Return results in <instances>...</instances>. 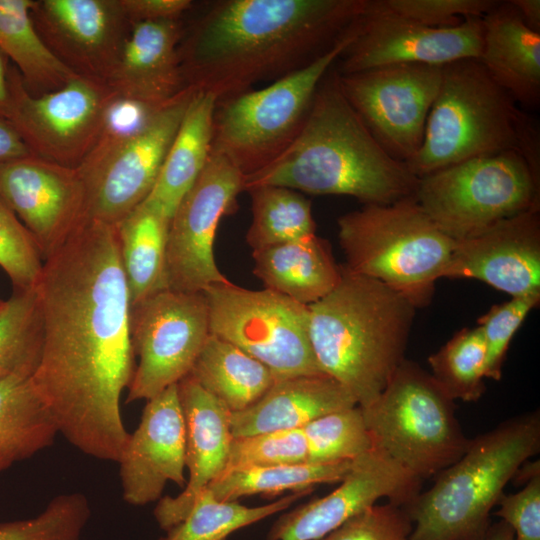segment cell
I'll return each instance as SVG.
<instances>
[{"label":"cell","mask_w":540,"mask_h":540,"mask_svg":"<svg viewBox=\"0 0 540 540\" xmlns=\"http://www.w3.org/2000/svg\"><path fill=\"white\" fill-rule=\"evenodd\" d=\"M181 20L134 23L105 79L116 94L163 107L186 88L178 45Z\"/></svg>","instance_id":"obj_24"},{"label":"cell","mask_w":540,"mask_h":540,"mask_svg":"<svg viewBox=\"0 0 540 540\" xmlns=\"http://www.w3.org/2000/svg\"><path fill=\"white\" fill-rule=\"evenodd\" d=\"M57 426L30 375L0 381V471L53 444Z\"/></svg>","instance_id":"obj_31"},{"label":"cell","mask_w":540,"mask_h":540,"mask_svg":"<svg viewBox=\"0 0 540 540\" xmlns=\"http://www.w3.org/2000/svg\"><path fill=\"white\" fill-rule=\"evenodd\" d=\"M313 490L292 492L272 503L248 507L237 501L217 500L206 488L186 517L158 540H226L235 531L289 508Z\"/></svg>","instance_id":"obj_35"},{"label":"cell","mask_w":540,"mask_h":540,"mask_svg":"<svg viewBox=\"0 0 540 540\" xmlns=\"http://www.w3.org/2000/svg\"><path fill=\"white\" fill-rule=\"evenodd\" d=\"M368 0H218L184 28L186 88L217 101L304 68L353 29Z\"/></svg>","instance_id":"obj_2"},{"label":"cell","mask_w":540,"mask_h":540,"mask_svg":"<svg viewBox=\"0 0 540 540\" xmlns=\"http://www.w3.org/2000/svg\"><path fill=\"white\" fill-rule=\"evenodd\" d=\"M415 199L454 241L540 209V173L518 152L464 160L419 178Z\"/></svg>","instance_id":"obj_10"},{"label":"cell","mask_w":540,"mask_h":540,"mask_svg":"<svg viewBox=\"0 0 540 540\" xmlns=\"http://www.w3.org/2000/svg\"><path fill=\"white\" fill-rule=\"evenodd\" d=\"M44 259L29 230L0 198V267L13 290L35 289L43 272Z\"/></svg>","instance_id":"obj_39"},{"label":"cell","mask_w":540,"mask_h":540,"mask_svg":"<svg viewBox=\"0 0 540 540\" xmlns=\"http://www.w3.org/2000/svg\"><path fill=\"white\" fill-rule=\"evenodd\" d=\"M485 540H514L512 528L503 520L490 526Z\"/></svg>","instance_id":"obj_51"},{"label":"cell","mask_w":540,"mask_h":540,"mask_svg":"<svg viewBox=\"0 0 540 540\" xmlns=\"http://www.w3.org/2000/svg\"><path fill=\"white\" fill-rule=\"evenodd\" d=\"M189 375L231 413L254 404L276 380L261 362L212 334Z\"/></svg>","instance_id":"obj_30"},{"label":"cell","mask_w":540,"mask_h":540,"mask_svg":"<svg viewBox=\"0 0 540 540\" xmlns=\"http://www.w3.org/2000/svg\"><path fill=\"white\" fill-rule=\"evenodd\" d=\"M33 0H0V50L34 96L58 90L76 76L46 46L32 18Z\"/></svg>","instance_id":"obj_32"},{"label":"cell","mask_w":540,"mask_h":540,"mask_svg":"<svg viewBox=\"0 0 540 540\" xmlns=\"http://www.w3.org/2000/svg\"><path fill=\"white\" fill-rule=\"evenodd\" d=\"M163 107L113 92L104 106L99 133L92 149L108 147L136 135L149 125Z\"/></svg>","instance_id":"obj_44"},{"label":"cell","mask_w":540,"mask_h":540,"mask_svg":"<svg viewBox=\"0 0 540 540\" xmlns=\"http://www.w3.org/2000/svg\"><path fill=\"white\" fill-rule=\"evenodd\" d=\"M131 24L156 20H181L191 10V0H119Z\"/></svg>","instance_id":"obj_47"},{"label":"cell","mask_w":540,"mask_h":540,"mask_svg":"<svg viewBox=\"0 0 540 540\" xmlns=\"http://www.w3.org/2000/svg\"><path fill=\"white\" fill-rule=\"evenodd\" d=\"M354 34L355 27L331 50L302 69L261 89L217 101L212 150L224 155L243 176L276 160L299 135L321 80Z\"/></svg>","instance_id":"obj_9"},{"label":"cell","mask_w":540,"mask_h":540,"mask_svg":"<svg viewBox=\"0 0 540 540\" xmlns=\"http://www.w3.org/2000/svg\"><path fill=\"white\" fill-rule=\"evenodd\" d=\"M0 198L32 234L44 260L86 219L77 169L35 155L0 165Z\"/></svg>","instance_id":"obj_18"},{"label":"cell","mask_w":540,"mask_h":540,"mask_svg":"<svg viewBox=\"0 0 540 540\" xmlns=\"http://www.w3.org/2000/svg\"><path fill=\"white\" fill-rule=\"evenodd\" d=\"M253 273L265 289L312 305L329 294L342 277L330 244L316 234L252 251Z\"/></svg>","instance_id":"obj_27"},{"label":"cell","mask_w":540,"mask_h":540,"mask_svg":"<svg viewBox=\"0 0 540 540\" xmlns=\"http://www.w3.org/2000/svg\"><path fill=\"white\" fill-rule=\"evenodd\" d=\"M243 174L213 151L202 173L170 218L166 244L167 289L198 293L229 280L219 270L214 242L220 220L236 206Z\"/></svg>","instance_id":"obj_16"},{"label":"cell","mask_w":540,"mask_h":540,"mask_svg":"<svg viewBox=\"0 0 540 540\" xmlns=\"http://www.w3.org/2000/svg\"><path fill=\"white\" fill-rule=\"evenodd\" d=\"M361 410L372 447L420 481L453 464L470 441L454 401L429 372L406 358Z\"/></svg>","instance_id":"obj_8"},{"label":"cell","mask_w":540,"mask_h":540,"mask_svg":"<svg viewBox=\"0 0 540 540\" xmlns=\"http://www.w3.org/2000/svg\"><path fill=\"white\" fill-rule=\"evenodd\" d=\"M30 14L43 42L66 67L103 82L132 26L119 0H33Z\"/></svg>","instance_id":"obj_20"},{"label":"cell","mask_w":540,"mask_h":540,"mask_svg":"<svg viewBox=\"0 0 540 540\" xmlns=\"http://www.w3.org/2000/svg\"><path fill=\"white\" fill-rule=\"evenodd\" d=\"M499 0H382L390 11L419 24L455 27L469 18H483Z\"/></svg>","instance_id":"obj_43"},{"label":"cell","mask_w":540,"mask_h":540,"mask_svg":"<svg viewBox=\"0 0 540 540\" xmlns=\"http://www.w3.org/2000/svg\"><path fill=\"white\" fill-rule=\"evenodd\" d=\"M412 528L406 510L388 502L367 508L320 540H409Z\"/></svg>","instance_id":"obj_42"},{"label":"cell","mask_w":540,"mask_h":540,"mask_svg":"<svg viewBox=\"0 0 540 540\" xmlns=\"http://www.w3.org/2000/svg\"><path fill=\"white\" fill-rule=\"evenodd\" d=\"M540 296L511 297L507 302L492 306L478 318L485 348V376L499 381L510 343L530 311L538 306Z\"/></svg>","instance_id":"obj_41"},{"label":"cell","mask_w":540,"mask_h":540,"mask_svg":"<svg viewBox=\"0 0 540 540\" xmlns=\"http://www.w3.org/2000/svg\"><path fill=\"white\" fill-rule=\"evenodd\" d=\"M515 151L540 173V132L535 118L488 73L479 59L442 67L424 139L406 164L423 177L467 159Z\"/></svg>","instance_id":"obj_5"},{"label":"cell","mask_w":540,"mask_h":540,"mask_svg":"<svg viewBox=\"0 0 540 540\" xmlns=\"http://www.w3.org/2000/svg\"><path fill=\"white\" fill-rule=\"evenodd\" d=\"M210 334L265 365L276 380L323 373L309 336V308L280 293L231 281L203 290Z\"/></svg>","instance_id":"obj_11"},{"label":"cell","mask_w":540,"mask_h":540,"mask_svg":"<svg viewBox=\"0 0 540 540\" xmlns=\"http://www.w3.org/2000/svg\"><path fill=\"white\" fill-rule=\"evenodd\" d=\"M42 335L36 290H13L0 314V381L12 375H33Z\"/></svg>","instance_id":"obj_37"},{"label":"cell","mask_w":540,"mask_h":540,"mask_svg":"<svg viewBox=\"0 0 540 540\" xmlns=\"http://www.w3.org/2000/svg\"><path fill=\"white\" fill-rule=\"evenodd\" d=\"M486 348L481 328H463L428 357L431 376L453 401L476 402L484 394Z\"/></svg>","instance_id":"obj_36"},{"label":"cell","mask_w":540,"mask_h":540,"mask_svg":"<svg viewBox=\"0 0 540 540\" xmlns=\"http://www.w3.org/2000/svg\"><path fill=\"white\" fill-rule=\"evenodd\" d=\"M0 540H67V530L61 515L47 507L29 519L0 522Z\"/></svg>","instance_id":"obj_46"},{"label":"cell","mask_w":540,"mask_h":540,"mask_svg":"<svg viewBox=\"0 0 540 540\" xmlns=\"http://www.w3.org/2000/svg\"><path fill=\"white\" fill-rule=\"evenodd\" d=\"M9 59L0 50V118L6 119L9 108Z\"/></svg>","instance_id":"obj_50"},{"label":"cell","mask_w":540,"mask_h":540,"mask_svg":"<svg viewBox=\"0 0 540 540\" xmlns=\"http://www.w3.org/2000/svg\"><path fill=\"white\" fill-rule=\"evenodd\" d=\"M419 177L374 138L344 96L334 66L321 80L295 141L265 168L243 176V191L275 185L345 195L364 205L415 197Z\"/></svg>","instance_id":"obj_3"},{"label":"cell","mask_w":540,"mask_h":540,"mask_svg":"<svg viewBox=\"0 0 540 540\" xmlns=\"http://www.w3.org/2000/svg\"><path fill=\"white\" fill-rule=\"evenodd\" d=\"M216 102L217 99L209 93L194 92L157 181L143 201L169 218L210 158Z\"/></svg>","instance_id":"obj_28"},{"label":"cell","mask_w":540,"mask_h":540,"mask_svg":"<svg viewBox=\"0 0 540 540\" xmlns=\"http://www.w3.org/2000/svg\"><path fill=\"white\" fill-rule=\"evenodd\" d=\"M523 22L540 33V0H510Z\"/></svg>","instance_id":"obj_49"},{"label":"cell","mask_w":540,"mask_h":540,"mask_svg":"<svg viewBox=\"0 0 540 540\" xmlns=\"http://www.w3.org/2000/svg\"><path fill=\"white\" fill-rule=\"evenodd\" d=\"M482 18H469L455 27H428L387 9L382 0H368L356 22L355 34L334 65L349 74L391 64L444 66L462 59H479Z\"/></svg>","instance_id":"obj_17"},{"label":"cell","mask_w":540,"mask_h":540,"mask_svg":"<svg viewBox=\"0 0 540 540\" xmlns=\"http://www.w3.org/2000/svg\"><path fill=\"white\" fill-rule=\"evenodd\" d=\"M246 192L252 211L246 242L252 251L316 234L311 201L300 192L275 185L255 186Z\"/></svg>","instance_id":"obj_34"},{"label":"cell","mask_w":540,"mask_h":540,"mask_svg":"<svg viewBox=\"0 0 540 540\" xmlns=\"http://www.w3.org/2000/svg\"><path fill=\"white\" fill-rule=\"evenodd\" d=\"M33 155L11 123L0 118V165Z\"/></svg>","instance_id":"obj_48"},{"label":"cell","mask_w":540,"mask_h":540,"mask_svg":"<svg viewBox=\"0 0 540 540\" xmlns=\"http://www.w3.org/2000/svg\"><path fill=\"white\" fill-rule=\"evenodd\" d=\"M479 61L490 76L526 109L540 103V33L530 29L510 0L482 18Z\"/></svg>","instance_id":"obj_26"},{"label":"cell","mask_w":540,"mask_h":540,"mask_svg":"<svg viewBox=\"0 0 540 540\" xmlns=\"http://www.w3.org/2000/svg\"><path fill=\"white\" fill-rule=\"evenodd\" d=\"M444 278H469L511 297L540 296V209L455 241Z\"/></svg>","instance_id":"obj_21"},{"label":"cell","mask_w":540,"mask_h":540,"mask_svg":"<svg viewBox=\"0 0 540 540\" xmlns=\"http://www.w3.org/2000/svg\"><path fill=\"white\" fill-rule=\"evenodd\" d=\"M35 290L43 334L36 391L58 433L86 455L117 463L130 435L120 399L136 359L116 227L86 218L44 260Z\"/></svg>","instance_id":"obj_1"},{"label":"cell","mask_w":540,"mask_h":540,"mask_svg":"<svg viewBox=\"0 0 540 540\" xmlns=\"http://www.w3.org/2000/svg\"><path fill=\"white\" fill-rule=\"evenodd\" d=\"M209 330L203 292L161 290L130 309V338L138 358L126 402L150 400L189 375Z\"/></svg>","instance_id":"obj_12"},{"label":"cell","mask_w":540,"mask_h":540,"mask_svg":"<svg viewBox=\"0 0 540 540\" xmlns=\"http://www.w3.org/2000/svg\"><path fill=\"white\" fill-rule=\"evenodd\" d=\"M356 405L354 397L324 373L279 379L254 404L231 413V433L237 438L302 428L326 414Z\"/></svg>","instance_id":"obj_25"},{"label":"cell","mask_w":540,"mask_h":540,"mask_svg":"<svg viewBox=\"0 0 540 540\" xmlns=\"http://www.w3.org/2000/svg\"><path fill=\"white\" fill-rule=\"evenodd\" d=\"M308 463L325 464L354 460L372 448L361 408L335 411L302 427Z\"/></svg>","instance_id":"obj_38"},{"label":"cell","mask_w":540,"mask_h":540,"mask_svg":"<svg viewBox=\"0 0 540 540\" xmlns=\"http://www.w3.org/2000/svg\"><path fill=\"white\" fill-rule=\"evenodd\" d=\"M112 93L103 81L76 75L58 90L34 96L12 65L6 120L33 155L77 168L97 140L102 112Z\"/></svg>","instance_id":"obj_14"},{"label":"cell","mask_w":540,"mask_h":540,"mask_svg":"<svg viewBox=\"0 0 540 540\" xmlns=\"http://www.w3.org/2000/svg\"><path fill=\"white\" fill-rule=\"evenodd\" d=\"M354 460L235 468L224 472L207 489L220 501H237L257 494L274 496L285 491L301 492L319 484L340 483L350 472Z\"/></svg>","instance_id":"obj_33"},{"label":"cell","mask_w":540,"mask_h":540,"mask_svg":"<svg viewBox=\"0 0 540 540\" xmlns=\"http://www.w3.org/2000/svg\"><path fill=\"white\" fill-rule=\"evenodd\" d=\"M442 67L391 64L339 74L340 88L380 145L407 163L419 151Z\"/></svg>","instance_id":"obj_15"},{"label":"cell","mask_w":540,"mask_h":540,"mask_svg":"<svg viewBox=\"0 0 540 540\" xmlns=\"http://www.w3.org/2000/svg\"><path fill=\"white\" fill-rule=\"evenodd\" d=\"M539 449L538 410L470 439L432 487L403 507L413 524L409 540H485L506 485Z\"/></svg>","instance_id":"obj_6"},{"label":"cell","mask_w":540,"mask_h":540,"mask_svg":"<svg viewBox=\"0 0 540 540\" xmlns=\"http://www.w3.org/2000/svg\"><path fill=\"white\" fill-rule=\"evenodd\" d=\"M169 222L160 210L142 202L116 226L131 306L167 289Z\"/></svg>","instance_id":"obj_29"},{"label":"cell","mask_w":540,"mask_h":540,"mask_svg":"<svg viewBox=\"0 0 540 540\" xmlns=\"http://www.w3.org/2000/svg\"><path fill=\"white\" fill-rule=\"evenodd\" d=\"M177 386L185 421L189 479L179 495L161 497L154 509L155 520L165 531L181 522L198 495L224 473L233 439L231 412L223 403L190 375Z\"/></svg>","instance_id":"obj_23"},{"label":"cell","mask_w":540,"mask_h":540,"mask_svg":"<svg viewBox=\"0 0 540 540\" xmlns=\"http://www.w3.org/2000/svg\"><path fill=\"white\" fill-rule=\"evenodd\" d=\"M337 225L348 271L383 283L417 308L431 301L455 241L435 225L415 197L364 205L340 216Z\"/></svg>","instance_id":"obj_7"},{"label":"cell","mask_w":540,"mask_h":540,"mask_svg":"<svg viewBox=\"0 0 540 540\" xmlns=\"http://www.w3.org/2000/svg\"><path fill=\"white\" fill-rule=\"evenodd\" d=\"M185 421L178 386L148 400L117 463L123 499L144 506L161 499L167 482L185 487Z\"/></svg>","instance_id":"obj_22"},{"label":"cell","mask_w":540,"mask_h":540,"mask_svg":"<svg viewBox=\"0 0 540 540\" xmlns=\"http://www.w3.org/2000/svg\"><path fill=\"white\" fill-rule=\"evenodd\" d=\"M494 515L514 532V540H540V468L526 480L518 492L503 495Z\"/></svg>","instance_id":"obj_45"},{"label":"cell","mask_w":540,"mask_h":540,"mask_svg":"<svg viewBox=\"0 0 540 540\" xmlns=\"http://www.w3.org/2000/svg\"><path fill=\"white\" fill-rule=\"evenodd\" d=\"M5 303H6V300L4 301V300L0 299V314L2 313V311L4 309Z\"/></svg>","instance_id":"obj_52"},{"label":"cell","mask_w":540,"mask_h":540,"mask_svg":"<svg viewBox=\"0 0 540 540\" xmlns=\"http://www.w3.org/2000/svg\"><path fill=\"white\" fill-rule=\"evenodd\" d=\"M194 90L185 89L136 135L92 149L76 168L86 218L117 226L151 193Z\"/></svg>","instance_id":"obj_13"},{"label":"cell","mask_w":540,"mask_h":540,"mask_svg":"<svg viewBox=\"0 0 540 540\" xmlns=\"http://www.w3.org/2000/svg\"><path fill=\"white\" fill-rule=\"evenodd\" d=\"M308 308L320 370L359 407L370 405L405 359L417 307L383 283L342 266L337 286Z\"/></svg>","instance_id":"obj_4"},{"label":"cell","mask_w":540,"mask_h":540,"mask_svg":"<svg viewBox=\"0 0 540 540\" xmlns=\"http://www.w3.org/2000/svg\"><path fill=\"white\" fill-rule=\"evenodd\" d=\"M308 463L307 442L302 428L233 438L224 472L250 466Z\"/></svg>","instance_id":"obj_40"},{"label":"cell","mask_w":540,"mask_h":540,"mask_svg":"<svg viewBox=\"0 0 540 540\" xmlns=\"http://www.w3.org/2000/svg\"><path fill=\"white\" fill-rule=\"evenodd\" d=\"M421 481L373 447L354 460L340 485L282 514L266 540H320L382 498L404 507L418 493Z\"/></svg>","instance_id":"obj_19"}]
</instances>
